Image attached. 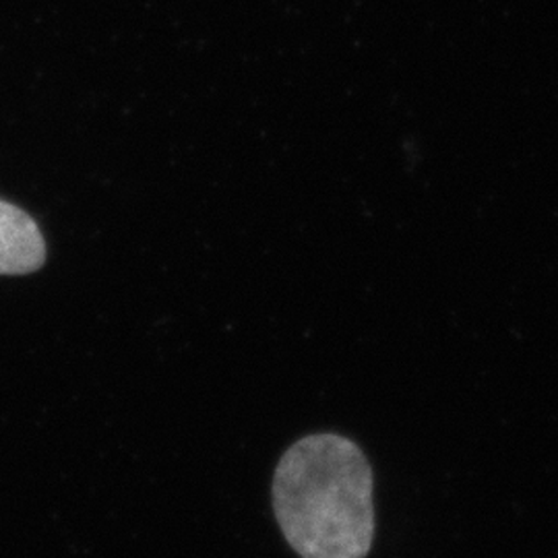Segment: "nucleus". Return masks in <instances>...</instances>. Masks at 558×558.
<instances>
[{
	"label": "nucleus",
	"instance_id": "1",
	"mask_svg": "<svg viewBox=\"0 0 558 558\" xmlns=\"http://www.w3.org/2000/svg\"><path fill=\"white\" fill-rule=\"evenodd\" d=\"M274 511L299 557L366 558L375 538L368 459L333 433L296 440L276 468Z\"/></svg>",
	"mask_w": 558,
	"mask_h": 558
},
{
	"label": "nucleus",
	"instance_id": "2",
	"mask_svg": "<svg viewBox=\"0 0 558 558\" xmlns=\"http://www.w3.org/2000/svg\"><path fill=\"white\" fill-rule=\"evenodd\" d=\"M46 263V242L36 220L0 199V276H27Z\"/></svg>",
	"mask_w": 558,
	"mask_h": 558
}]
</instances>
